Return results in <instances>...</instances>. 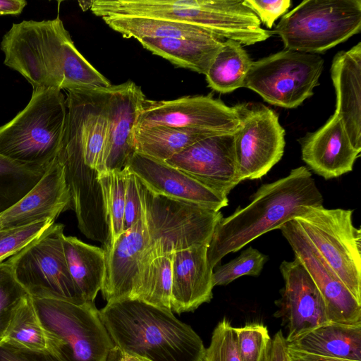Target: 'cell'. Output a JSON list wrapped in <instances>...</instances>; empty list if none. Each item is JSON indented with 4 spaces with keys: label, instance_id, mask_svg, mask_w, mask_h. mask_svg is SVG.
<instances>
[{
    "label": "cell",
    "instance_id": "17",
    "mask_svg": "<svg viewBox=\"0 0 361 361\" xmlns=\"http://www.w3.org/2000/svg\"><path fill=\"white\" fill-rule=\"evenodd\" d=\"M127 169L152 192L214 211L228 204L227 196L204 185L166 161L135 152Z\"/></svg>",
    "mask_w": 361,
    "mask_h": 361
},
{
    "label": "cell",
    "instance_id": "16",
    "mask_svg": "<svg viewBox=\"0 0 361 361\" xmlns=\"http://www.w3.org/2000/svg\"><path fill=\"white\" fill-rule=\"evenodd\" d=\"M279 229L320 291L329 321L361 324V304L324 264L295 220L287 221Z\"/></svg>",
    "mask_w": 361,
    "mask_h": 361
},
{
    "label": "cell",
    "instance_id": "26",
    "mask_svg": "<svg viewBox=\"0 0 361 361\" xmlns=\"http://www.w3.org/2000/svg\"><path fill=\"white\" fill-rule=\"evenodd\" d=\"M63 245L68 268L75 285L85 301L94 302L105 278V250L74 236L64 235Z\"/></svg>",
    "mask_w": 361,
    "mask_h": 361
},
{
    "label": "cell",
    "instance_id": "39",
    "mask_svg": "<svg viewBox=\"0 0 361 361\" xmlns=\"http://www.w3.org/2000/svg\"><path fill=\"white\" fill-rule=\"evenodd\" d=\"M127 169V168H126ZM142 216L137 177L127 169L122 233L135 226Z\"/></svg>",
    "mask_w": 361,
    "mask_h": 361
},
{
    "label": "cell",
    "instance_id": "19",
    "mask_svg": "<svg viewBox=\"0 0 361 361\" xmlns=\"http://www.w3.org/2000/svg\"><path fill=\"white\" fill-rule=\"evenodd\" d=\"M63 166L56 159L39 180L20 200L0 212V229L55 219L71 209Z\"/></svg>",
    "mask_w": 361,
    "mask_h": 361
},
{
    "label": "cell",
    "instance_id": "23",
    "mask_svg": "<svg viewBox=\"0 0 361 361\" xmlns=\"http://www.w3.org/2000/svg\"><path fill=\"white\" fill-rule=\"evenodd\" d=\"M336 111L353 146L361 152V42L337 53L331 68Z\"/></svg>",
    "mask_w": 361,
    "mask_h": 361
},
{
    "label": "cell",
    "instance_id": "6",
    "mask_svg": "<svg viewBox=\"0 0 361 361\" xmlns=\"http://www.w3.org/2000/svg\"><path fill=\"white\" fill-rule=\"evenodd\" d=\"M31 296V295H30ZM49 349L61 361H106L115 345L94 302L31 296Z\"/></svg>",
    "mask_w": 361,
    "mask_h": 361
},
{
    "label": "cell",
    "instance_id": "25",
    "mask_svg": "<svg viewBox=\"0 0 361 361\" xmlns=\"http://www.w3.org/2000/svg\"><path fill=\"white\" fill-rule=\"evenodd\" d=\"M143 47L174 65L206 75L222 41L216 36L202 38H152L138 40Z\"/></svg>",
    "mask_w": 361,
    "mask_h": 361
},
{
    "label": "cell",
    "instance_id": "13",
    "mask_svg": "<svg viewBox=\"0 0 361 361\" xmlns=\"http://www.w3.org/2000/svg\"><path fill=\"white\" fill-rule=\"evenodd\" d=\"M238 125V118L232 107L211 95H200L172 100L145 99L138 114L135 130L165 126L233 134Z\"/></svg>",
    "mask_w": 361,
    "mask_h": 361
},
{
    "label": "cell",
    "instance_id": "28",
    "mask_svg": "<svg viewBox=\"0 0 361 361\" xmlns=\"http://www.w3.org/2000/svg\"><path fill=\"white\" fill-rule=\"evenodd\" d=\"M219 134L223 133L165 126L135 130V152L166 161L196 142Z\"/></svg>",
    "mask_w": 361,
    "mask_h": 361
},
{
    "label": "cell",
    "instance_id": "30",
    "mask_svg": "<svg viewBox=\"0 0 361 361\" xmlns=\"http://www.w3.org/2000/svg\"><path fill=\"white\" fill-rule=\"evenodd\" d=\"M252 61L239 42H222L207 73L208 85L220 93H229L243 87Z\"/></svg>",
    "mask_w": 361,
    "mask_h": 361
},
{
    "label": "cell",
    "instance_id": "2",
    "mask_svg": "<svg viewBox=\"0 0 361 361\" xmlns=\"http://www.w3.org/2000/svg\"><path fill=\"white\" fill-rule=\"evenodd\" d=\"M322 204V195L305 166L262 185L247 206L239 207L230 216L223 217L215 227L207 248L209 266L214 269L226 255L236 252L270 231L279 229L293 219L301 208Z\"/></svg>",
    "mask_w": 361,
    "mask_h": 361
},
{
    "label": "cell",
    "instance_id": "10",
    "mask_svg": "<svg viewBox=\"0 0 361 361\" xmlns=\"http://www.w3.org/2000/svg\"><path fill=\"white\" fill-rule=\"evenodd\" d=\"M323 67L317 54L285 49L252 61L243 87L271 104L295 108L313 95Z\"/></svg>",
    "mask_w": 361,
    "mask_h": 361
},
{
    "label": "cell",
    "instance_id": "20",
    "mask_svg": "<svg viewBox=\"0 0 361 361\" xmlns=\"http://www.w3.org/2000/svg\"><path fill=\"white\" fill-rule=\"evenodd\" d=\"M300 143L303 161L325 179L351 171L360 154L353 146L342 121L335 114L317 131L301 138Z\"/></svg>",
    "mask_w": 361,
    "mask_h": 361
},
{
    "label": "cell",
    "instance_id": "36",
    "mask_svg": "<svg viewBox=\"0 0 361 361\" xmlns=\"http://www.w3.org/2000/svg\"><path fill=\"white\" fill-rule=\"evenodd\" d=\"M29 295L15 279L10 265L0 263V341L19 305Z\"/></svg>",
    "mask_w": 361,
    "mask_h": 361
},
{
    "label": "cell",
    "instance_id": "21",
    "mask_svg": "<svg viewBox=\"0 0 361 361\" xmlns=\"http://www.w3.org/2000/svg\"><path fill=\"white\" fill-rule=\"evenodd\" d=\"M207 245H196L173 253L171 310L180 314L196 310L213 296V269Z\"/></svg>",
    "mask_w": 361,
    "mask_h": 361
},
{
    "label": "cell",
    "instance_id": "11",
    "mask_svg": "<svg viewBox=\"0 0 361 361\" xmlns=\"http://www.w3.org/2000/svg\"><path fill=\"white\" fill-rule=\"evenodd\" d=\"M62 224H54L39 237L8 258L16 281L31 296L85 301L70 274L63 250Z\"/></svg>",
    "mask_w": 361,
    "mask_h": 361
},
{
    "label": "cell",
    "instance_id": "41",
    "mask_svg": "<svg viewBox=\"0 0 361 361\" xmlns=\"http://www.w3.org/2000/svg\"><path fill=\"white\" fill-rule=\"evenodd\" d=\"M0 361H61L51 350H39L0 342Z\"/></svg>",
    "mask_w": 361,
    "mask_h": 361
},
{
    "label": "cell",
    "instance_id": "35",
    "mask_svg": "<svg viewBox=\"0 0 361 361\" xmlns=\"http://www.w3.org/2000/svg\"><path fill=\"white\" fill-rule=\"evenodd\" d=\"M236 346L240 361H267L271 338L262 323H247L235 327Z\"/></svg>",
    "mask_w": 361,
    "mask_h": 361
},
{
    "label": "cell",
    "instance_id": "46",
    "mask_svg": "<svg viewBox=\"0 0 361 361\" xmlns=\"http://www.w3.org/2000/svg\"><path fill=\"white\" fill-rule=\"evenodd\" d=\"M141 361H142V360H141Z\"/></svg>",
    "mask_w": 361,
    "mask_h": 361
},
{
    "label": "cell",
    "instance_id": "4",
    "mask_svg": "<svg viewBox=\"0 0 361 361\" xmlns=\"http://www.w3.org/2000/svg\"><path fill=\"white\" fill-rule=\"evenodd\" d=\"M90 10L102 19L142 16L189 24L242 45L271 35L243 0H95Z\"/></svg>",
    "mask_w": 361,
    "mask_h": 361
},
{
    "label": "cell",
    "instance_id": "12",
    "mask_svg": "<svg viewBox=\"0 0 361 361\" xmlns=\"http://www.w3.org/2000/svg\"><path fill=\"white\" fill-rule=\"evenodd\" d=\"M238 121L233 133L240 181L265 176L282 158L285 130L277 114L261 103L233 106Z\"/></svg>",
    "mask_w": 361,
    "mask_h": 361
},
{
    "label": "cell",
    "instance_id": "24",
    "mask_svg": "<svg viewBox=\"0 0 361 361\" xmlns=\"http://www.w3.org/2000/svg\"><path fill=\"white\" fill-rule=\"evenodd\" d=\"M288 348L321 356L361 361V324L329 322L288 343Z\"/></svg>",
    "mask_w": 361,
    "mask_h": 361
},
{
    "label": "cell",
    "instance_id": "40",
    "mask_svg": "<svg viewBox=\"0 0 361 361\" xmlns=\"http://www.w3.org/2000/svg\"><path fill=\"white\" fill-rule=\"evenodd\" d=\"M243 1L267 28H271L275 21L287 13L292 4L290 0Z\"/></svg>",
    "mask_w": 361,
    "mask_h": 361
},
{
    "label": "cell",
    "instance_id": "38",
    "mask_svg": "<svg viewBox=\"0 0 361 361\" xmlns=\"http://www.w3.org/2000/svg\"><path fill=\"white\" fill-rule=\"evenodd\" d=\"M203 361H240L236 346L235 327L226 318L213 331Z\"/></svg>",
    "mask_w": 361,
    "mask_h": 361
},
{
    "label": "cell",
    "instance_id": "29",
    "mask_svg": "<svg viewBox=\"0 0 361 361\" xmlns=\"http://www.w3.org/2000/svg\"><path fill=\"white\" fill-rule=\"evenodd\" d=\"M125 38H202L216 36L201 27L151 17L122 16L103 19Z\"/></svg>",
    "mask_w": 361,
    "mask_h": 361
},
{
    "label": "cell",
    "instance_id": "45",
    "mask_svg": "<svg viewBox=\"0 0 361 361\" xmlns=\"http://www.w3.org/2000/svg\"><path fill=\"white\" fill-rule=\"evenodd\" d=\"M106 361H141L139 358L121 351L117 346L110 352Z\"/></svg>",
    "mask_w": 361,
    "mask_h": 361
},
{
    "label": "cell",
    "instance_id": "9",
    "mask_svg": "<svg viewBox=\"0 0 361 361\" xmlns=\"http://www.w3.org/2000/svg\"><path fill=\"white\" fill-rule=\"evenodd\" d=\"M138 187L149 250L163 254L209 246L215 227L223 218L220 211L158 195L139 179Z\"/></svg>",
    "mask_w": 361,
    "mask_h": 361
},
{
    "label": "cell",
    "instance_id": "44",
    "mask_svg": "<svg viewBox=\"0 0 361 361\" xmlns=\"http://www.w3.org/2000/svg\"><path fill=\"white\" fill-rule=\"evenodd\" d=\"M26 5L24 0H0V16L18 15Z\"/></svg>",
    "mask_w": 361,
    "mask_h": 361
},
{
    "label": "cell",
    "instance_id": "22",
    "mask_svg": "<svg viewBox=\"0 0 361 361\" xmlns=\"http://www.w3.org/2000/svg\"><path fill=\"white\" fill-rule=\"evenodd\" d=\"M149 245L143 217L121 233L106 254L101 291L107 302L128 298L144 252Z\"/></svg>",
    "mask_w": 361,
    "mask_h": 361
},
{
    "label": "cell",
    "instance_id": "33",
    "mask_svg": "<svg viewBox=\"0 0 361 361\" xmlns=\"http://www.w3.org/2000/svg\"><path fill=\"white\" fill-rule=\"evenodd\" d=\"M126 175V167L121 171H103L99 173L98 176L109 234L110 248L122 233Z\"/></svg>",
    "mask_w": 361,
    "mask_h": 361
},
{
    "label": "cell",
    "instance_id": "14",
    "mask_svg": "<svg viewBox=\"0 0 361 361\" xmlns=\"http://www.w3.org/2000/svg\"><path fill=\"white\" fill-rule=\"evenodd\" d=\"M280 271L284 286L276 301V317H281L288 329V343L331 322L320 291L300 262L295 257L283 261Z\"/></svg>",
    "mask_w": 361,
    "mask_h": 361
},
{
    "label": "cell",
    "instance_id": "43",
    "mask_svg": "<svg viewBox=\"0 0 361 361\" xmlns=\"http://www.w3.org/2000/svg\"><path fill=\"white\" fill-rule=\"evenodd\" d=\"M288 351L290 361H353L314 355L288 348Z\"/></svg>",
    "mask_w": 361,
    "mask_h": 361
},
{
    "label": "cell",
    "instance_id": "18",
    "mask_svg": "<svg viewBox=\"0 0 361 361\" xmlns=\"http://www.w3.org/2000/svg\"><path fill=\"white\" fill-rule=\"evenodd\" d=\"M108 121L104 171L124 169L135 152L134 132L144 100L142 89L133 81L105 89Z\"/></svg>",
    "mask_w": 361,
    "mask_h": 361
},
{
    "label": "cell",
    "instance_id": "8",
    "mask_svg": "<svg viewBox=\"0 0 361 361\" xmlns=\"http://www.w3.org/2000/svg\"><path fill=\"white\" fill-rule=\"evenodd\" d=\"M324 264L361 304V231L353 210L304 207L293 219Z\"/></svg>",
    "mask_w": 361,
    "mask_h": 361
},
{
    "label": "cell",
    "instance_id": "3",
    "mask_svg": "<svg viewBox=\"0 0 361 361\" xmlns=\"http://www.w3.org/2000/svg\"><path fill=\"white\" fill-rule=\"evenodd\" d=\"M99 312L114 345L140 360H204L202 339L171 310L126 298L107 302Z\"/></svg>",
    "mask_w": 361,
    "mask_h": 361
},
{
    "label": "cell",
    "instance_id": "27",
    "mask_svg": "<svg viewBox=\"0 0 361 361\" xmlns=\"http://www.w3.org/2000/svg\"><path fill=\"white\" fill-rule=\"evenodd\" d=\"M173 253L157 254L147 248L141 258L128 298L171 310Z\"/></svg>",
    "mask_w": 361,
    "mask_h": 361
},
{
    "label": "cell",
    "instance_id": "1",
    "mask_svg": "<svg viewBox=\"0 0 361 361\" xmlns=\"http://www.w3.org/2000/svg\"><path fill=\"white\" fill-rule=\"evenodd\" d=\"M4 63L32 86L67 90L106 88L110 82L77 49L62 20H23L3 36Z\"/></svg>",
    "mask_w": 361,
    "mask_h": 361
},
{
    "label": "cell",
    "instance_id": "15",
    "mask_svg": "<svg viewBox=\"0 0 361 361\" xmlns=\"http://www.w3.org/2000/svg\"><path fill=\"white\" fill-rule=\"evenodd\" d=\"M166 161L226 196L241 182L233 134L205 137Z\"/></svg>",
    "mask_w": 361,
    "mask_h": 361
},
{
    "label": "cell",
    "instance_id": "37",
    "mask_svg": "<svg viewBox=\"0 0 361 361\" xmlns=\"http://www.w3.org/2000/svg\"><path fill=\"white\" fill-rule=\"evenodd\" d=\"M54 224L47 219L20 227L0 229V263L18 252Z\"/></svg>",
    "mask_w": 361,
    "mask_h": 361
},
{
    "label": "cell",
    "instance_id": "34",
    "mask_svg": "<svg viewBox=\"0 0 361 361\" xmlns=\"http://www.w3.org/2000/svg\"><path fill=\"white\" fill-rule=\"evenodd\" d=\"M267 260V255L249 247L237 257L213 271L214 286H226L243 276H259Z\"/></svg>",
    "mask_w": 361,
    "mask_h": 361
},
{
    "label": "cell",
    "instance_id": "5",
    "mask_svg": "<svg viewBox=\"0 0 361 361\" xmlns=\"http://www.w3.org/2000/svg\"><path fill=\"white\" fill-rule=\"evenodd\" d=\"M66 118L61 90L32 89L26 106L0 126V155L20 164L48 169L58 155Z\"/></svg>",
    "mask_w": 361,
    "mask_h": 361
},
{
    "label": "cell",
    "instance_id": "32",
    "mask_svg": "<svg viewBox=\"0 0 361 361\" xmlns=\"http://www.w3.org/2000/svg\"><path fill=\"white\" fill-rule=\"evenodd\" d=\"M47 169L20 164L0 155V212L28 192Z\"/></svg>",
    "mask_w": 361,
    "mask_h": 361
},
{
    "label": "cell",
    "instance_id": "42",
    "mask_svg": "<svg viewBox=\"0 0 361 361\" xmlns=\"http://www.w3.org/2000/svg\"><path fill=\"white\" fill-rule=\"evenodd\" d=\"M267 361H290L288 343L281 331L271 338Z\"/></svg>",
    "mask_w": 361,
    "mask_h": 361
},
{
    "label": "cell",
    "instance_id": "31",
    "mask_svg": "<svg viewBox=\"0 0 361 361\" xmlns=\"http://www.w3.org/2000/svg\"><path fill=\"white\" fill-rule=\"evenodd\" d=\"M0 342L33 350H49L47 336L30 295L16 309Z\"/></svg>",
    "mask_w": 361,
    "mask_h": 361
},
{
    "label": "cell",
    "instance_id": "7",
    "mask_svg": "<svg viewBox=\"0 0 361 361\" xmlns=\"http://www.w3.org/2000/svg\"><path fill=\"white\" fill-rule=\"evenodd\" d=\"M361 30L360 0H305L276 26L285 49L322 53Z\"/></svg>",
    "mask_w": 361,
    "mask_h": 361
}]
</instances>
